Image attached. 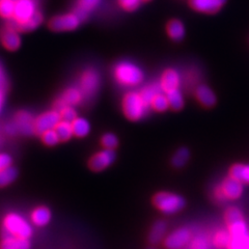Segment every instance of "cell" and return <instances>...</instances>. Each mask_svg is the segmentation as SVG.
Returning <instances> with one entry per match:
<instances>
[{
    "label": "cell",
    "instance_id": "obj_1",
    "mask_svg": "<svg viewBox=\"0 0 249 249\" xmlns=\"http://www.w3.org/2000/svg\"><path fill=\"white\" fill-rule=\"evenodd\" d=\"M112 75L116 83L124 88H135L144 79L142 69L129 60L120 61L113 67Z\"/></svg>",
    "mask_w": 249,
    "mask_h": 249
},
{
    "label": "cell",
    "instance_id": "obj_2",
    "mask_svg": "<svg viewBox=\"0 0 249 249\" xmlns=\"http://www.w3.org/2000/svg\"><path fill=\"white\" fill-rule=\"evenodd\" d=\"M122 106L124 116L128 120L133 122H137L143 119L151 108L144 102V100L142 99L139 91L127 92L124 96Z\"/></svg>",
    "mask_w": 249,
    "mask_h": 249
},
{
    "label": "cell",
    "instance_id": "obj_3",
    "mask_svg": "<svg viewBox=\"0 0 249 249\" xmlns=\"http://www.w3.org/2000/svg\"><path fill=\"white\" fill-rule=\"evenodd\" d=\"M153 204L165 215H174L181 212L186 206V200L177 193L159 192L153 198Z\"/></svg>",
    "mask_w": 249,
    "mask_h": 249
},
{
    "label": "cell",
    "instance_id": "obj_4",
    "mask_svg": "<svg viewBox=\"0 0 249 249\" xmlns=\"http://www.w3.org/2000/svg\"><path fill=\"white\" fill-rule=\"evenodd\" d=\"M3 229L5 235L29 239L33 236V225L27 219L18 213L7 214L3 220Z\"/></svg>",
    "mask_w": 249,
    "mask_h": 249
},
{
    "label": "cell",
    "instance_id": "obj_5",
    "mask_svg": "<svg viewBox=\"0 0 249 249\" xmlns=\"http://www.w3.org/2000/svg\"><path fill=\"white\" fill-rule=\"evenodd\" d=\"M36 0H16L15 11L10 22V26L19 29L37 12Z\"/></svg>",
    "mask_w": 249,
    "mask_h": 249
},
{
    "label": "cell",
    "instance_id": "obj_6",
    "mask_svg": "<svg viewBox=\"0 0 249 249\" xmlns=\"http://www.w3.org/2000/svg\"><path fill=\"white\" fill-rule=\"evenodd\" d=\"M101 85V76L96 69L88 68L81 73L78 81V89H80L84 100H89L95 97Z\"/></svg>",
    "mask_w": 249,
    "mask_h": 249
},
{
    "label": "cell",
    "instance_id": "obj_7",
    "mask_svg": "<svg viewBox=\"0 0 249 249\" xmlns=\"http://www.w3.org/2000/svg\"><path fill=\"white\" fill-rule=\"evenodd\" d=\"M225 222L228 224V231L231 237H241L248 233L247 225L244 220L243 213L238 208L231 207L227 210L224 215Z\"/></svg>",
    "mask_w": 249,
    "mask_h": 249
},
{
    "label": "cell",
    "instance_id": "obj_8",
    "mask_svg": "<svg viewBox=\"0 0 249 249\" xmlns=\"http://www.w3.org/2000/svg\"><path fill=\"white\" fill-rule=\"evenodd\" d=\"M81 19L76 13L61 14L53 17L49 21V28L55 33H65V31H72L79 27Z\"/></svg>",
    "mask_w": 249,
    "mask_h": 249
},
{
    "label": "cell",
    "instance_id": "obj_9",
    "mask_svg": "<svg viewBox=\"0 0 249 249\" xmlns=\"http://www.w3.org/2000/svg\"><path fill=\"white\" fill-rule=\"evenodd\" d=\"M192 236L188 228H178L165 238L164 246L167 249H183L188 246Z\"/></svg>",
    "mask_w": 249,
    "mask_h": 249
},
{
    "label": "cell",
    "instance_id": "obj_10",
    "mask_svg": "<svg viewBox=\"0 0 249 249\" xmlns=\"http://www.w3.org/2000/svg\"><path fill=\"white\" fill-rule=\"evenodd\" d=\"M61 121L60 114L55 109L40 114L35 120V132L37 135H42L44 132L55 129L57 124Z\"/></svg>",
    "mask_w": 249,
    "mask_h": 249
},
{
    "label": "cell",
    "instance_id": "obj_11",
    "mask_svg": "<svg viewBox=\"0 0 249 249\" xmlns=\"http://www.w3.org/2000/svg\"><path fill=\"white\" fill-rule=\"evenodd\" d=\"M116 159V154L114 150L105 149L98 152L89 159V166L93 171H102L109 166H111Z\"/></svg>",
    "mask_w": 249,
    "mask_h": 249
},
{
    "label": "cell",
    "instance_id": "obj_12",
    "mask_svg": "<svg viewBox=\"0 0 249 249\" xmlns=\"http://www.w3.org/2000/svg\"><path fill=\"white\" fill-rule=\"evenodd\" d=\"M84 97L82 95V92L80 91V89L75 87L69 88L67 89L64 92L61 93L59 96V98L55 101L54 103V109L55 110H59L62 107L65 106H77L83 102Z\"/></svg>",
    "mask_w": 249,
    "mask_h": 249
},
{
    "label": "cell",
    "instance_id": "obj_13",
    "mask_svg": "<svg viewBox=\"0 0 249 249\" xmlns=\"http://www.w3.org/2000/svg\"><path fill=\"white\" fill-rule=\"evenodd\" d=\"M222 193V196L225 199H238L243 194V183L238 181L237 178L229 177L224 178L221 185L218 187Z\"/></svg>",
    "mask_w": 249,
    "mask_h": 249
},
{
    "label": "cell",
    "instance_id": "obj_14",
    "mask_svg": "<svg viewBox=\"0 0 249 249\" xmlns=\"http://www.w3.org/2000/svg\"><path fill=\"white\" fill-rule=\"evenodd\" d=\"M182 84V76L175 69H166L164 72L162 73L160 81H159V87L161 91L164 93L180 89Z\"/></svg>",
    "mask_w": 249,
    "mask_h": 249
},
{
    "label": "cell",
    "instance_id": "obj_15",
    "mask_svg": "<svg viewBox=\"0 0 249 249\" xmlns=\"http://www.w3.org/2000/svg\"><path fill=\"white\" fill-rule=\"evenodd\" d=\"M35 120L33 114L25 110H21L16 114L13 123L17 128L18 133L29 136L35 134Z\"/></svg>",
    "mask_w": 249,
    "mask_h": 249
},
{
    "label": "cell",
    "instance_id": "obj_16",
    "mask_svg": "<svg viewBox=\"0 0 249 249\" xmlns=\"http://www.w3.org/2000/svg\"><path fill=\"white\" fill-rule=\"evenodd\" d=\"M227 0H189V5L194 11L204 14H215L221 10Z\"/></svg>",
    "mask_w": 249,
    "mask_h": 249
},
{
    "label": "cell",
    "instance_id": "obj_17",
    "mask_svg": "<svg viewBox=\"0 0 249 249\" xmlns=\"http://www.w3.org/2000/svg\"><path fill=\"white\" fill-rule=\"evenodd\" d=\"M0 40H1L4 48L10 51L18 50L21 46V36L19 35V31L10 25H7L1 31Z\"/></svg>",
    "mask_w": 249,
    "mask_h": 249
},
{
    "label": "cell",
    "instance_id": "obj_18",
    "mask_svg": "<svg viewBox=\"0 0 249 249\" xmlns=\"http://www.w3.org/2000/svg\"><path fill=\"white\" fill-rule=\"evenodd\" d=\"M196 98L205 107H213L216 104V96L214 91L206 84H198L194 89Z\"/></svg>",
    "mask_w": 249,
    "mask_h": 249
},
{
    "label": "cell",
    "instance_id": "obj_19",
    "mask_svg": "<svg viewBox=\"0 0 249 249\" xmlns=\"http://www.w3.org/2000/svg\"><path fill=\"white\" fill-rule=\"evenodd\" d=\"M31 243L29 239L15 237L11 235H4L0 249H30Z\"/></svg>",
    "mask_w": 249,
    "mask_h": 249
},
{
    "label": "cell",
    "instance_id": "obj_20",
    "mask_svg": "<svg viewBox=\"0 0 249 249\" xmlns=\"http://www.w3.org/2000/svg\"><path fill=\"white\" fill-rule=\"evenodd\" d=\"M100 2L101 0H77L74 13L79 16V18L83 21L92 11L97 9Z\"/></svg>",
    "mask_w": 249,
    "mask_h": 249
},
{
    "label": "cell",
    "instance_id": "obj_21",
    "mask_svg": "<svg viewBox=\"0 0 249 249\" xmlns=\"http://www.w3.org/2000/svg\"><path fill=\"white\" fill-rule=\"evenodd\" d=\"M30 219L36 227H45L51 220V211L47 207H37L31 212Z\"/></svg>",
    "mask_w": 249,
    "mask_h": 249
},
{
    "label": "cell",
    "instance_id": "obj_22",
    "mask_svg": "<svg viewBox=\"0 0 249 249\" xmlns=\"http://www.w3.org/2000/svg\"><path fill=\"white\" fill-rule=\"evenodd\" d=\"M166 31L171 40L176 42L183 40V37L185 36V26L183 23L178 19L170 20L167 23Z\"/></svg>",
    "mask_w": 249,
    "mask_h": 249
},
{
    "label": "cell",
    "instance_id": "obj_23",
    "mask_svg": "<svg viewBox=\"0 0 249 249\" xmlns=\"http://www.w3.org/2000/svg\"><path fill=\"white\" fill-rule=\"evenodd\" d=\"M166 231H167V225H166L165 221L158 220L157 222H155V224L151 229L150 235H149L150 243L159 244L161 241L164 239Z\"/></svg>",
    "mask_w": 249,
    "mask_h": 249
},
{
    "label": "cell",
    "instance_id": "obj_24",
    "mask_svg": "<svg viewBox=\"0 0 249 249\" xmlns=\"http://www.w3.org/2000/svg\"><path fill=\"white\" fill-rule=\"evenodd\" d=\"M230 176L243 184H249V164H235L230 169Z\"/></svg>",
    "mask_w": 249,
    "mask_h": 249
},
{
    "label": "cell",
    "instance_id": "obj_25",
    "mask_svg": "<svg viewBox=\"0 0 249 249\" xmlns=\"http://www.w3.org/2000/svg\"><path fill=\"white\" fill-rule=\"evenodd\" d=\"M72 128H73V133L77 137H85L88 136L89 131H90V124L87 119L83 118H77L71 122Z\"/></svg>",
    "mask_w": 249,
    "mask_h": 249
},
{
    "label": "cell",
    "instance_id": "obj_26",
    "mask_svg": "<svg viewBox=\"0 0 249 249\" xmlns=\"http://www.w3.org/2000/svg\"><path fill=\"white\" fill-rule=\"evenodd\" d=\"M169 108L174 109V110H180L184 106V97L180 89L170 90L165 93Z\"/></svg>",
    "mask_w": 249,
    "mask_h": 249
},
{
    "label": "cell",
    "instance_id": "obj_27",
    "mask_svg": "<svg viewBox=\"0 0 249 249\" xmlns=\"http://www.w3.org/2000/svg\"><path fill=\"white\" fill-rule=\"evenodd\" d=\"M150 107L153 109V110L158 111V112H163L167 110L169 108V105H168V101L165 93L163 91H159L156 93L151 101Z\"/></svg>",
    "mask_w": 249,
    "mask_h": 249
},
{
    "label": "cell",
    "instance_id": "obj_28",
    "mask_svg": "<svg viewBox=\"0 0 249 249\" xmlns=\"http://www.w3.org/2000/svg\"><path fill=\"white\" fill-rule=\"evenodd\" d=\"M55 131L60 139V142H68V140L71 139L74 135L71 122L61 120L55 127Z\"/></svg>",
    "mask_w": 249,
    "mask_h": 249
},
{
    "label": "cell",
    "instance_id": "obj_29",
    "mask_svg": "<svg viewBox=\"0 0 249 249\" xmlns=\"http://www.w3.org/2000/svg\"><path fill=\"white\" fill-rule=\"evenodd\" d=\"M190 159V152L187 147H181L178 149L171 158V164L177 168H182L187 164Z\"/></svg>",
    "mask_w": 249,
    "mask_h": 249
},
{
    "label": "cell",
    "instance_id": "obj_30",
    "mask_svg": "<svg viewBox=\"0 0 249 249\" xmlns=\"http://www.w3.org/2000/svg\"><path fill=\"white\" fill-rule=\"evenodd\" d=\"M18 177V170L13 165L0 170V187L11 185Z\"/></svg>",
    "mask_w": 249,
    "mask_h": 249
},
{
    "label": "cell",
    "instance_id": "obj_31",
    "mask_svg": "<svg viewBox=\"0 0 249 249\" xmlns=\"http://www.w3.org/2000/svg\"><path fill=\"white\" fill-rule=\"evenodd\" d=\"M211 241L204 233L192 236L188 244L189 249H211Z\"/></svg>",
    "mask_w": 249,
    "mask_h": 249
},
{
    "label": "cell",
    "instance_id": "obj_32",
    "mask_svg": "<svg viewBox=\"0 0 249 249\" xmlns=\"http://www.w3.org/2000/svg\"><path fill=\"white\" fill-rule=\"evenodd\" d=\"M159 91H161L159 83H155V82L144 85V87L139 90L140 95H142V99L144 100V102L149 106H150V103H151L153 97Z\"/></svg>",
    "mask_w": 249,
    "mask_h": 249
},
{
    "label": "cell",
    "instance_id": "obj_33",
    "mask_svg": "<svg viewBox=\"0 0 249 249\" xmlns=\"http://www.w3.org/2000/svg\"><path fill=\"white\" fill-rule=\"evenodd\" d=\"M230 241H231V235H230L229 231L219 230L218 231H216V233L214 235L212 243L217 248L223 249V248L228 247Z\"/></svg>",
    "mask_w": 249,
    "mask_h": 249
},
{
    "label": "cell",
    "instance_id": "obj_34",
    "mask_svg": "<svg viewBox=\"0 0 249 249\" xmlns=\"http://www.w3.org/2000/svg\"><path fill=\"white\" fill-rule=\"evenodd\" d=\"M42 22H43V14L40 11H37L26 23H24L22 26H20L18 31L19 33L20 31H24V33L33 31L36 28H37L38 25H41Z\"/></svg>",
    "mask_w": 249,
    "mask_h": 249
},
{
    "label": "cell",
    "instance_id": "obj_35",
    "mask_svg": "<svg viewBox=\"0 0 249 249\" xmlns=\"http://www.w3.org/2000/svg\"><path fill=\"white\" fill-rule=\"evenodd\" d=\"M16 0H0V17L12 19L15 11Z\"/></svg>",
    "mask_w": 249,
    "mask_h": 249
},
{
    "label": "cell",
    "instance_id": "obj_36",
    "mask_svg": "<svg viewBox=\"0 0 249 249\" xmlns=\"http://www.w3.org/2000/svg\"><path fill=\"white\" fill-rule=\"evenodd\" d=\"M228 249H249V235L241 237H231Z\"/></svg>",
    "mask_w": 249,
    "mask_h": 249
},
{
    "label": "cell",
    "instance_id": "obj_37",
    "mask_svg": "<svg viewBox=\"0 0 249 249\" xmlns=\"http://www.w3.org/2000/svg\"><path fill=\"white\" fill-rule=\"evenodd\" d=\"M41 137H42L43 142L48 146H54L60 142L55 129H51L44 132V133L41 135Z\"/></svg>",
    "mask_w": 249,
    "mask_h": 249
},
{
    "label": "cell",
    "instance_id": "obj_38",
    "mask_svg": "<svg viewBox=\"0 0 249 249\" xmlns=\"http://www.w3.org/2000/svg\"><path fill=\"white\" fill-rule=\"evenodd\" d=\"M101 143L105 149L114 150L119 145V139L113 133H106L101 138Z\"/></svg>",
    "mask_w": 249,
    "mask_h": 249
},
{
    "label": "cell",
    "instance_id": "obj_39",
    "mask_svg": "<svg viewBox=\"0 0 249 249\" xmlns=\"http://www.w3.org/2000/svg\"><path fill=\"white\" fill-rule=\"evenodd\" d=\"M62 121L73 122L77 118V111L73 106H65L58 110Z\"/></svg>",
    "mask_w": 249,
    "mask_h": 249
},
{
    "label": "cell",
    "instance_id": "obj_40",
    "mask_svg": "<svg viewBox=\"0 0 249 249\" xmlns=\"http://www.w3.org/2000/svg\"><path fill=\"white\" fill-rule=\"evenodd\" d=\"M143 0H118L119 5L124 11L134 12L142 4Z\"/></svg>",
    "mask_w": 249,
    "mask_h": 249
},
{
    "label": "cell",
    "instance_id": "obj_41",
    "mask_svg": "<svg viewBox=\"0 0 249 249\" xmlns=\"http://www.w3.org/2000/svg\"><path fill=\"white\" fill-rule=\"evenodd\" d=\"M13 159L9 154L0 153V170L12 165Z\"/></svg>",
    "mask_w": 249,
    "mask_h": 249
},
{
    "label": "cell",
    "instance_id": "obj_42",
    "mask_svg": "<svg viewBox=\"0 0 249 249\" xmlns=\"http://www.w3.org/2000/svg\"><path fill=\"white\" fill-rule=\"evenodd\" d=\"M6 89H7V78L2 67L0 66V89L5 91Z\"/></svg>",
    "mask_w": 249,
    "mask_h": 249
},
{
    "label": "cell",
    "instance_id": "obj_43",
    "mask_svg": "<svg viewBox=\"0 0 249 249\" xmlns=\"http://www.w3.org/2000/svg\"><path fill=\"white\" fill-rule=\"evenodd\" d=\"M4 92L5 91L0 89V111H1V108H2L3 102H4Z\"/></svg>",
    "mask_w": 249,
    "mask_h": 249
},
{
    "label": "cell",
    "instance_id": "obj_44",
    "mask_svg": "<svg viewBox=\"0 0 249 249\" xmlns=\"http://www.w3.org/2000/svg\"><path fill=\"white\" fill-rule=\"evenodd\" d=\"M143 1H149V0H143Z\"/></svg>",
    "mask_w": 249,
    "mask_h": 249
},
{
    "label": "cell",
    "instance_id": "obj_45",
    "mask_svg": "<svg viewBox=\"0 0 249 249\" xmlns=\"http://www.w3.org/2000/svg\"><path fill=\"white\" fill-rule=\"evenodd\" d=\"M150 249H155V248H150Z\"/></svg>",
    "mask_w": 249,
    "mask_h": 249
}]
</instances>
